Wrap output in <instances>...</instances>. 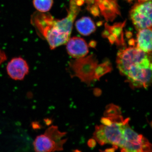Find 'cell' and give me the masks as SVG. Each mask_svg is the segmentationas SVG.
I'll use <instances>...</instances> for the list:
<instances>
[{"instance_id":"4","label":"cell","mask_w":152,"mask_h":152,"mask_svg":"<svg viewBox=\"0 0 152 152\" xmlns=\"http://www.w3.org/2000/svg\"><path fill=\"white\" fill-rule=\"evenodd\" d=\"M66 133L61 132L57 126H52L43 134L37 136L33 142L34 150L37 152L59 151L64 150Z\"/></svg>"},{"instance_id":"9","label":"cell","mask_w":152,"mask_h":152,"mask_svg":"<svg viewBox=\"0 0 152 152\" xmlns=\"http://www.w3.org/2000/svg\"><path fill=\"white\" fill-rule=\"evenodd\" d=\"M138 31L136 40V48L147 53H151L152 44L151 28L143 29Z\"/></svg>"},{"instance_id":"10","label":"cell","mask_w":152,"mask_h":152,"mask_svg":"<svg viewBox=\"0 0 152 152\" xmlns=\"http://www.w3.org/2000/svg\"><path fill=\"white\" fill-rule=\"evenodd\" d=\"M75 26L79 32L83 35H89L96 30L94 23L89 17H83L80 19L76 22Z\"/></svg>"},{"instance_id":"6","label":"cell","mask_w":152,"mask_h":152,"mask_svg":"<svg viewBox=\"0 0 152 152\" xmlns=\"http://www.w3.org/2000/svg\"><path fill=\"white\" fill-rule=\"evenodd\" d=\"M72 64V66L75 72V75L77 76L82 81L88 83L93 79L97 77L96 72L97 61L94 58L90 56L85 58H80Z\"/></svg>"},{"instance_id":"1","label":"cell","mask_w":152,"mask_h":152,"mask_svg":"<svg viewBox=\"0 0 152 152\" xmlns=\"http://www.w3.org/2000/svg\"><path fill=\"white\" fill-rule=\"evenodd\" d=\"M83 2V0H70L67 16L61 20H56L47 12H38L33 15L32 24L48 42L50 49L54 50L67 42L74 21Z\"/></svg>"},{"instance_id":"13","label":"cell","mask_w":152,"mask_h":152,"mask_svg":"<svg viewBox=\"0 0 152 152\" xmlns=\"http://www.w3.org/2000/svg\"><path fill=\"white\" fill-rule=\"evenodd\" d=\"M127 1L129 2H131L133 1L134 0H126ZM138 1V3L148 1H151V0H137Z\"/></svg>"},{"instance_id":"8","label":"cell","mask_w":152,"mask_h":152,"mask_svg":"<svg viewBox=\"0 0 152 152\" xmlns=\"http://www.w3.org/2000/svg\"><path fill=\"white\" fill-rule=\"evenodd\" d=\"M66 43L68 54L73 58H83L88 53V45L82 38L74 37L69 39Z\"/></svg>"},{"instance_id":"3","label":"cell","mask_w":152,"mask_h":152,"mask_svg":"<svg viewBox=\"0 0 152 152\" xmlns=\"http://www.w3.org/2000/svg\"><path fill=\"white\" fill-rule=\"evenodd\" d=\"M107 112V116L102 119V124L96 127L94 138L102 145L109 144L121 151L124 144V128L129 119H124L115 106L109 108Z\"/></svg>"},{"instance_id":"2","label":"cell","mask_w":152,"mask_h":152,"mask_svg":"<svg viewBox=\"0 0 152 152\" xmlns=\"http://www.w3.org/2000/svg\"><path fill=\"white\" fill-rule=\"evenodd\" d=\"M149 54L136 47L119 51L117 58L118 67L132 86L146 88L151 83V58Z\"/></svg>"},{"instance_id":"11","label":"cell","mask_w":152,"mask_h":152,"mask_svg":"<svg viewBox=\"0 0 152 152\" xmlns=\"http://www.w3.org/2000/svg\"><path fill=\"white\" fill-rule=\"evenodd\" d=\"M33 5L39 12H47L51 9L53 0H33Z\"/></svg>"},{"instance_id":"5","label":"cell","mask_w":152,"mask_h":152,"mask_svg":"<svg viewBox=\"0 0 152 152\" xmlns=\"http://www.w3.org/2000/svg\"><path fill=\"white\" fill-rule=\"evenodd\" d=\"M151 1L138 3L134 5L130 12V16L137 30L152 27Z\"/></svg>"},{"instance_id":"12","label":"cell","mask_w":152,"mask_h":152,"mask_svg":"<svg viewBox=\"0 0 152 152\" xmlns=\"http://www.w3.org/2000/svg\"><path fill=\"white\" fill-rule=\"evenodd\" d=\"M7 56L5 53L0 49V64H2L7 60Z\"/></svg>"},{"instance_id":"7","label":"cell","mask_w":152,"mask_h":152,"mask_svg":"<svg viewBox=\"0 0 152 152\" xmlns=\"http://www.w3.org/2000/svg\"><path fill=\"white\" fill-rule=\"evenodd\" d=\"M7 73L11 79L22 80L29 72V67L26 60L21 57L13 58L8 63Z\"/></svg>"}]
</instances>
